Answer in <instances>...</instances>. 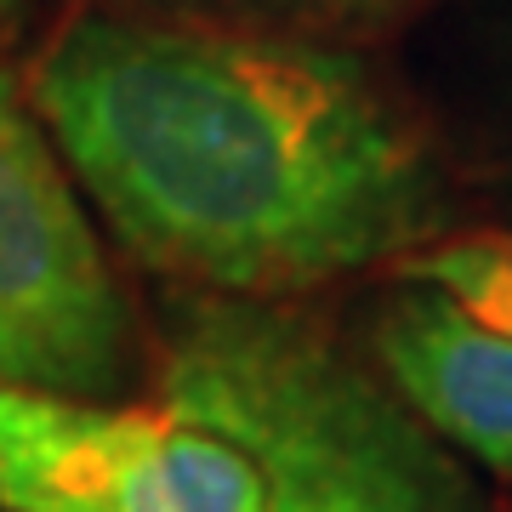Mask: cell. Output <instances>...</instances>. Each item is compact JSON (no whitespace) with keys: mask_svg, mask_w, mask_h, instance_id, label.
<instances>
[{"mask_svg":"<svg viewBox=\"0 0 512 512\" xmlns=\"http://www.w3.org/2000/svg\"><path fill=\"white\" fill-rule=\"evenodd\" d=\"M35 109L120 234L268 302L416 245L439 205L416 131L348 52L154 18H80Z\"/></svg>","mask_w":512,"mask_h":512,"instance_id":"1","label":"cell"},{"mask_svg":"<svg viewBox=\"0 0 512 512\" xmlns=\"http://www.w3.org/2000/svg\"><path fill=\"white\" fill-rule=\"evenodd\" d=\"M165 404L251 456L256 512H478L439 433L268 302L194 313L165 365Z\"/></svg>","mask_w":512,"mask_h":512,"instance_id":"2","label":"cell"},{"mask_svg":"<svg viewBox=\"0 0 512 512\" xmlns=\"http://www.w3.org/2000/svg\"><path fill=\"white\" fill-rule=\"evenodd\" d=\"M126 365V296L40 120L0 74V387L80 399Z\"/></svg>","mask_w":512,"mask_h":512,"instance_id":"3","label":"cell"},{"mask_svg":"<svg viewBox=\"0 0 512 512\" xmlns=\"http://www.w3.org/2000/svg\"><path fill=\"white\" fill-rule=\"evenodd\" d=\"M6 512H256L262 478L211 421L177 404H92L0 387Z\"/></svg>","mask_w":512,"mask_h":512,"instance_id":"4","label":"cell"},{"mask_svg":"<svg viewBox=\"0 0 512 512\" xmlns=\"http://www.w3.org/2000/svg\"><path fill=\"white\" fill-rule=\"evenodd\" d=\"M393 393L444 444L512 473V330L484 325L450 291L410 279L376 319Z\"/></svg>","mask_w":512,"mask_h":512,"instance_id":"5","label":"cell"},{"mask_svg":"<svg viewBox=\"0 0 512 512\" xmlns=\"http://www.w3.org/2000/svg\"><path fill=\"white\" fill-rule=\"evenodd\" d=\"M410 279L450 291L484 325L512 330V234H461L410 256Z\"/></svg>","mask_w":512,"mask_h":512,"instance_id":"6","label":"cell"}]
</instances>
